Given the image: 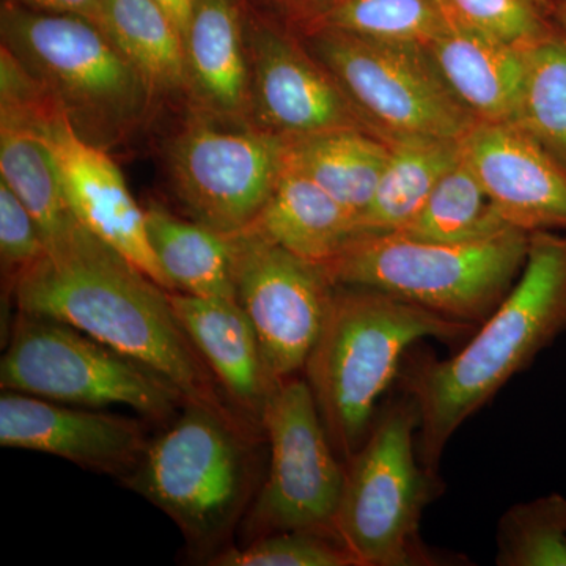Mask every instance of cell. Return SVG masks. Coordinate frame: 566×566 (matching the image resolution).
<instances>
[{
    "label": "cell",
    "mask_w": 566,
    "mask_h": 566,
    "mask_svg": "<svg viewBox=\"0 0 566 566\" xmlns=\"http://www.w3.org/2000/svg\"><path fill=\"white\" fill-rule=\"evenodd\" d=\"M18 311L57 319L132 357L185 400L223 405L214 376L189 340L169 290L84 226L48 245L9 289Z\"/></svg>",
    "instance_id": "1"
},
{
    "label": "cell",
    "mask_w": 566,
    "mask_h": 566,
    "mask_svg": "<svg viewBox=\"0 0 566 566\" xmlns=\"http://www.w3.org/2000/svg\"><path fill=\"white\" fill-rule=\"evenodd\" d=\"M566 334V233L534 232L526 264L497 308L449 359L406 363L403 387L419 415L417 452L438 474L469 417Z\"/></svg>",
    "instance_id": "2"
},
{
    "label": "cell",
    "mask_w": 566,
    "mask_h": 566,
    "mask_svg": "<svg viewBox=\"0 0 566 566\" xmlns=\"http://www.w3.org/2000/svg\"><path fill=\"white\" fill-rule=\"evenodd\" d=\"M474 324L365 286H335L322 331L305 360V381L335 453L344 463L364 444L378 401L424 338L463 344Z\"/></svg>",
    "instance_id": "3"
},
{
    "label": "cell",
    "mask_w": 566,
    "mask_h": 566,
    "mask_svg": "<svg viewBox=\"0 0 566 566\" xmlns=\"http://www.w3.org/2000/svg\"><path fill=\"white\" fill-rule=\"evenodd\" d=\"M2 46L65 112L74 132L103 150L132 139L159 98L107 33L88 18L0 7Z\"/></svg>",
    "instance_id": "4"
},
{
    "label": "cell",
    "mask_w": 566,
    "mask_h": 566,
    "mask_svg": "<svg viewBox=\"0 0 566 566\" xmlns=\"http://www.w3.org/2000/svg\"><path fill=\"white\" fill-rule=\"evenodd\" d=\"M223 405L185 400L182 412L148 442L123 479L180 527L196 549L219 545L232 532L255 490L253 423Z\"/></svg>",
    "instance_id": "5"
},
{
    "label": "cell",
    "mask_w": 566,
    "mask_h": 566,
    "mask_svg": "<svg viewBox=\"0 0 566 566\" xmlns=\"http://www.w3.org/2000/svg\"><path fill=\"white\" fill-rule=\"evenodd\" d=\"M528 243L531 233L517 229L465 243L360 233L324 268L335 285L378 290L480 326L515 285Z\"/></svg>",
    "instance_id": "6"
},
{
    "label": "cell",
    "mask_w": 566,
    "mask_h": 566,
    "mask_svg": "<svg viewBox=\"0 0 566 566\" xmlns=\"http://www.w3.org/2000/svg\"><path fill=\"white\" fill-rule=\"evenodd\" d=\"M419 415L406 395L379 411L360 449L345 463L334 531L359 566L452 564L420 538L424 506L442 483L417 452Z\"/></svg>",
    "instance_id": "7"
},
{
    "label": "cell",
    "mask_w": 566,
    "mask_h": 566,
    "mask_svg": "<svg viewBox=\"0 0 566 566\" xmlns=\"http://www.w3.org/2000/svg\"><path fill=\"white\" fill-rule=\"evenodd\" d=\"M0 387L85 408L128 406L159 422L185 403L177 387L132 357L70 324L20 311L0 360Z\"/></svg>",
    "instance_id": "8"
},
{
    "label": "cell",
    "mask_w": 566,
    "mask_h": 566,
    "mask_svg": "<svg viewBox=\"0 0 566 566\" xmlns=\"http://www.w3.org/2000/svg\"><path fill=\"white\" fill-rule=\"evenodd\" d=\"M300 36L386 140L400 136L461 140L479 123L420 44L335 31Z\"/></svg>",
    "instance_id": "9"
},
{
    "label": "cell",
    "mask_w": 566,
    "mask_h": 566,
    "mask_svg": "<svg viewBox=\"0 0 566 566\" xmlns=\"http://www.w3.org/2000/svg\"><path fill=\"white\" fill-rule=\"evenodd\" d=\"M283 150L282 137L252 123L222 120L192 107L167 148L170 185L193 221L240 233L273 192Z\"/></svg>",
    "instance_id": "10"
},
{
    "label": "cell",
    "mask_w": 566,
    "mask_h": 566,
    "mask_svg": "<svg viewBox=\"0 0 566 566\" xmlns=\"http://www.w3.org/2000/svg\"><path fill=\"white\" fill-rule=\"evenodd\" d=\"M262 427L271 461L249 520L253 534L305 531L337 538L334 523L345 463L335 453L305 379L292 376L275 382Z\"/></svg>",
    "instance_id": "11"
},
{
    "label": "cell",
    "mask_w": 566,
    "mask_h": 566,
    "mask_svg": "<svg viewBox=\"0 0 566 566\" xmlns=\"http://www.w3.org/2000/svg\"><path fill=\"white\" fill-rule=\"evenodd\" d=\"M233 237L234 301L251 319L274 382L304 371L335 283L324 264L311 262L262 234Z\"/></svg>",
    "instance_id": "12"
},
{
    "label": "cell",
    "mask_w": 566,
    "mask_h": 566,
    "mask_svg": "<svg viewBox=\"0 0 566 566\" xmlns=\"http://www.w3.org/2000/svg\"><path fill=\"white\" fill-rule=\"evenodd\" d=\"M245 44L253 126L282 139L335 129L382 137L304 40L251 0H245Z\"/></svg>",
    "instance_id": "13"
},
{
    "label": "cell",
    "mask_w": 566,
    "mask_h": 566,
    "mask_svg": "<svg viewBox=\"0 0 566 566\" xmlns=\"http://www.w3.org/2000/svg\"><path fill=\"white\" fill-rule=\"evenodd\" d=\"M21 109L31 115L33 125L50 145L63 191L77 221L172 292L148 240L145 210L134 200L109 153L82 139L46 91Z\"/></svg>",
    "instance_id": "14"
},
{
    "label": "cell",
    "mask_w": 566,
    "mask_h": 566,
    "mask_svg": "<svg viewBox=\"0 0 566 566\" xmlns=\"http://www.w3.org/2000/svg\"><path fill=\"white\" fill-rule=\"evenodd\" d=\"M461 158L506 226L566 233V167L516 123L479 122Z\"/></svg>",
    "instance_id": "15"
},
{
    "label": "cell",
    "mask_w": 566,
    "mask_h": 566,
    "mask_svg": "<svg viewBox=\"0 0 566 566\" xmlns=\"http://www.w3.org/2000/svg\"><path fill=\"white\" fill-rule=\"evenodd\" d=\"M144 427L128 417L3 390L0 446L63 458L126 479L148 446Z\"/></svg>",
    "instance_id": "16"
},
{
    "label": "cell",
    "mask_w": 566,
    "mask_h": 566,
    "mask_svg": "<svg viewBox=\"0 0 566 566\" xmlns=\"http://www.w3.org/2000/svg\"><path fill=\"white\" fill-rule=\"evenodd\" d=\"M170 304L216 382L241 415L262 427L275 382L268 374L255 327L234 300L169 292ZM263 428V427H262Z\"/></svg>",
    "instance_id": "17"
},
{
    "label": "cell",
    "mask_w": 566,
    "mask_h": 566,
    "mask_svg": "<svg viewBox=\"0 0 566 566\" xmlns=\"http://www.w3.org/2000/svg\"><path fill=\"white\" fill-rule=\"evenodd\" d=\"M185 54L192 107L222 120L251 123L245 0H196Z\"/></svg>",
    "instance_id": "18"
},
{
    "label": "cell",
    "mask_w": 566,
    "mask_h": 566,
    "mask_svg": "<svg viewBox=\"0 0 566 566\" xmlns=\"http://www.w3.org/2000/svg\"><path fill=\"white\" fill-rule=\"evenodd\" d=\"M423 50L476 120L515 123L524 81L521 48L480 31L450 10L444 28Z\"/></svg>",
    "instance_id": "19"
},
{
    "label": "cell",
    "mask_w": 566,
    "mask_h": 566,
    "mask_svg": "<svg viewBox=\"0 0 566 566\" xmlns=\"http://www.w3.org/2000/svg\"><path fill=\"white\" fill-rule=\"evenodd\" d=\"M245 230L305 260L326 264L359 234V222L322 186L283 163L273 192Z\"/></svg>",
    "instance_id": "20"
},
{
    "label": "cell",
    "mask_w": 566,
    "mask_h": 566,
    "mask_svg": "<svg viewBox=\"0 0 566 566\" xmlns=\"http://www.w3.org/2000/svg\"><path fill=\"white\" fill-rule=\"evenodd\" d=\"M0 180L32 212L46 248L81 226L66 200L50 145L28 112L7 104H0Z\"/></svg>",
    "instance_id": "21"
},
{
    "label": "cell",
    "mask_w": 566,
    "mask_h": 566,
    "mask_svg": "<svg viewBox=\"0 0 566 566\" xmlns=\"http://www.w3.org/2000/svg\"><path fill=\"white\" fill-rule=\"evenodd\" d=\"M283 140V163L322 186L359 222L389 161V142L359 129H335Z\"/></svg>",
    "instance_id": "22"
},
{
    "label": "cell",
    "mask_w": 566,
    "mask_h": 566,
    "mask_svg": "<svg viewBox=\"0 0 566 566\" xmlns=\"http://www.w3.org/2000/svg\"><path fill=\"white\" fill-rule=\"evenodd\" d=\"M389 161L359 218L360 233H397L422 210L438 182L461 159L460 140L428 136L387 139Z\"/></svg>",
    "instance_id": "23"
},
{
    "label": "cell",
    "mask_w": 566,
    "mask_h": 566,
    "mask_svg": "<svg viewBox=\"0 0 566 566\" xmlns=\"http://www.w3.org/2000/svg\"><path fill=\"white\" fill-rule=\"evenodd\" d=\"M145 223L172 292L234 300L232 234L178 218L159 203L145 208Z\"/></svg>",
    "instance_id": "24"
},
{
    "label": "cell",
    "mask_w": 566,
    "mask_h": 566,
    "mask_svg": "<svg viewBox=\"0 0 566 566\" xmlns=\"http://www.w3.org/2000/svg\"><path fill=\"white\" fill-rule=\"evenodd\" d=\"M95 22L158 98H189L185 35L155 0H104Z\"/></svg>",
    "instance_id": "25"
},
{
    "label": "cell",
    "mask_w": 566,
    "mask_h": 566,
    "mask_svg": "<svg viewBox=\"0 0 566 566\" xmlns=\"http://www.w3.org/2000/svg\"><path fill=\"white\" fill-rule=\"evenodd\" d=\"M449 13L446 0H319L282 21L297 35L335 31L423 46Z\"/></svg>",
    "instance_id": "26"
},
{
    "label": "cell",
    "mask_w": 566,
    "mask_h": 566,
    "mask_svg": "<svg viewBox=\"0 0 566 566\" xmlns=\"http://www.w3.org/2000/svg\"><path fill=\"white\" fill-rule=\"evenodd\" d=\"M521 50L524 81L515 123L566 167V36L554 24Z\"/></svg>",
    "instance_id": "27"
},
{
    "label": "cell",
    "mask_w": 566,
    "mask_h": 566,
    "mask_svg": "<svg viewBox=\"0 0 566 566\" xmlns=\"http://www.w3.org/2000/svg\"><path fill=\"white\" fill-rule=\"evenodd\" d=\"M506 226L463 158L438 182L401 234L417 240L465 243L504 232Z\"/></svg>",
    "instance_id": "28"
},
{
    "label": "cell",
    "mask_w": 566,
    "mask_h": 566,
    "mask_svg": "<svg viewBox=\"0 0 566 566\" xmlns=\"http://www.w3.org/2000/svg\"><path fill=\"white\" fill-rule=\"evenodd\" d=\"M495 565L566 566V497L551 493L510 506L495 531Z\"/></svg>",
    "instance_id": "29"
},
{
    "label": "cell",
    "mask_w": 566,
    "mask_h": 566,
    "mask_svg": "<svg viewBox=\"0 0 566 566\" xmlns=\"http://www.w3.org/2000/svg\"><path fill=\"white\" fill-rule=\"evenodd\" d=\"M216 566H359L335 536L289 531L255 536L244 547H230L211 558Z\"/></svg>",
    "instance_id": "30"
},
{
    "label": "cell",
    "mask_w": 566,
    "mask_h": 566,
    "mask_svg": "<svg viewBox=\"0 0 566 566\" xmlns=\"http://www.w3.org/2000/svg\"><path fill=\"white\" fill-rule=\"evenodd\" d=\"M468 24L516 48H526L553 29L539 0H446Z\"/></svg>",
    "instance_id": "31"
},
{
    "label": "cell",
    "mask_w": 566,
    "mask_h": 566,
    "mask_svg": "<svg viewBox=\"0 0 566 566\" xmlns=\"http://www.w3.org/2000/svg\"><path fill=\"white\" fill-rule=\"evenodd\" d=\"M46 252L39 223L20 197L0 180V260L7 290Z\"/></svg>",
    "instance_id": "32"
},
{
    "label": "cell",
    "mask_w": 566,
    "mask_h": 566,
    "mask_svg": "<svg viewBox=\"0 0 566 566\" xmlns=\"http://www.w3.org/2000/svg\"><path fill=\"white\" fill-rule=\"evenodd\" d=\"M33 9L55 11V13L80 14L96 21L104 0H14Z\"/></svg>",
    "instance_id": "33"
},
{
    "label": "cell",
    "mask_w": 566,
    "mask_h": 566,
    "mask_svg": "<svg viewBox=\"0 0 566 566\" xmlns=\"http://www.w3.org/2000/svg\"><path fill=\"white\" fill-rule=\"evenodd\" d=\"M260 9L270 11L281 20L293 17L297 11L307 9V7L314 6L319 0H251Z\"/></svg>",
    "instance_id": "34"
},
{
    "label": "cell",
    "mask_w": 566,
    "mask_h": 566,
    "mask_svg": "<svg viewBox=\"0 0 566 566\" xmlns=\"http://www.w3.org/2000/svg\"><path fill=\"white\" fill-rule=\"evenodd\" d=\"M155 2L177 22L182 35H185L186 28H188L189 20H191L196 0H155Z\"/></svg>",
    "instance_id": "35"
},
{
    "label": "cell",
    "mask_w": 566,
    "mask_h": 566,
    "mask_svg": "<svg viewBox=\"0 0 566 566\" xmlns=\"http://www.w3.org/2000/svg\"><path fill=\"white\" fill-rule=\"evenodd\" d=\"M546 13L549 20L556 24L558 31L566 36V0L565 2H554L546 6Z\"/></svg>",
    "instance_id": "36"
},
{
    "label": "cell",
    "mask_w": 566,
    "mask_h": 566,
    "mask_svg": "<svg viewBox=\"0 0 566 566\" xmlns=\"http://www.w3.org/2000/svg\"><path fill=\"white\" fill-rule=\"evenodd\" d=\"M554 2H565V0H539V3H542L543 7H545V10H546V6H549V3H554Z\"/></svg>",
    "instance_id": "37"
}]
</instances>
